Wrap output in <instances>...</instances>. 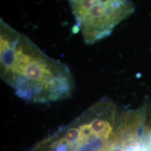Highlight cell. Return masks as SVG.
Instances as JSON below:
<instances>
[{
	"mask_svg": "<svg viewBox=\"0 0 151 151\" xmlns=\"http://www.w3.org/2000/svg\"><path fill=\"white\" fill-rule=\"evenodd\" d=\"M0 76L21 99L46 104L69 98L75 81L69 67L0 20Z\"/></svg>",
	"mask_w": 151,
	"mask_h": 151,
	"instance_id": "6da1fadb",
	"label": "cell"
},
{
	"mask_svg": "<svg viewBox=\"0 0 151 151\" xmlns=\"http://www.w3.org/2000/svg\"><path fill=\"white\" fill-rule=\"evenodd\" d=\"M84 42L92 45L110 37L117 26L132 16L131 0H68Z\"/></svg>",
	"mask_w": 151,
	"mask_h": 151,
	"instance_id": "7a4b0ae2",
	"label": "cell"
}]
</instances>
